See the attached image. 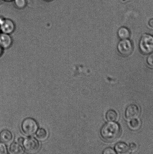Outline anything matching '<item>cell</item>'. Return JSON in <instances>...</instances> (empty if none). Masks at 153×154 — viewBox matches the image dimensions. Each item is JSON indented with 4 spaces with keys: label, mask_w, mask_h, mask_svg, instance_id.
I'll return each mask as SVG.
<instances>
[{
    "label": "cell",
    "mask_w": 153,
    "mask_h": 154,
    "mask_svg": "<svg viewBox=\"0 0 153 154\" xmlns=\"http://www.w3.org/2000/svg\"><path fill=\"white\" fill-rule=\"evenodd\" d=\"M4 1L7 2H11L14 1V0H4Z\"/></svg>",
    "instance_id": "cb8c5ba5"
},
{
    "label": "cell",
    "mask_w": 153,
    "mask_h": 154,
    "mask_svg": "<svg viewBox=\"0 0 153 154\" xmlns=\"http://www.w3.org/2000/svg\"><path fill=\"white\" fill-rule=\"evenodd\" d=\"M117 49L121 55L124 57L128 56L133 52V44L128 39L122 40L118 43Z\"/></svg>",
    "instance_id": "5b68a950"
},
{
    "label": "cell",
    "mask_w": 153,
    "mask_h": 154,
    "mask_svg": "<svg viewBox=\"0 0 153 154\" xmlns=\"http://www.w3.org/2000/svg\"><path fill=\"white\" fill-rule=\"evenodd\" d=\"M103 154H116L115 151L111 147L107 148L105 149L103 152Z\"/></svg>",
    "instance_id": "ac0fdd59"
},
{
    "label": "cell",
    "mask_w": 153,
    "mask_h": 154,
    "mask_svg": "<svg viewBox=\"0 0 153 154\" xmlns=\"http://www.w3.org/2000/svg\"><path fill=\"white\" fill-rule=\"evenodd\" d=\"M13 1L15 6L19 9L25 8L27 5L26 0H14Z\"/></svg>",
    "instance_id": "2e32d148"
},
{
    "label": "cell",
    "mask_w": 153,
    "mask_h": 154,
    "mask_svg": "<svg viewBox=\"0 0 153 154\" xmlns=\"http://www.w3.org/2000/svg\"><path fill=\"white\" fill-rule=\"evenodd\" d=\"M44 1H46L49 2V1H52V0H44Z\"/></svg>",
    "instance_id": "484cf974"
},
{
    "label": "cell",
    "mask_w": 153,
    "mask_h": 154,
    "mask_svg": "<svg viewBox=\"0 0 153 154\" xmlns=\"http://www.w3.org/2000/svg\"><path fill=\"white\" fill-rule=\"evenodd\" d=\"M13 40L10 34L4 33L0 34V47L2 49H8L11 46Z\"/></svg>",
    "instance_id": "ba28073f"
},
{
    "label": "cell",
    "mask_w": 153,
    "mask_h": 154,
    "mask_svg": "<svg viewBox=\"0 0 153 154\" xmlns=\"http://www.w3.org/2000/svg\"><path fill=\"white\" fill-rule=\"evenodd\" d=\"M103 139L107 141H112L119 137L121 128L119 124L115 122H109L105 124L100 131Z\"/></svg>",
    "instance_id": "6da1fadb"
},
{
    "label": "cell",
    "mask_w": 153,
    "mask_h": 154,
    "mask_svg": "<svg viewBox=\"0 0 153 154\" xmlns=\"http://www.w3.org/2000/svg\"><path fill=\"white\" fill-rule=\"evenodd\" d=\"M117 34L118 37L121 40L128 39L130 36V30L125 27L120 28L118 30Z\"/></svg>",
    "instance_id": "7c38bea8"
},
{
    "label": "cell",
    "mask_w": 153,
    "mask_h": 154,
    "mask_svg": "<svg viewBox=\"0 0 153 154\" xmlns=\"http://www.w3.org/2000/svg\"><path fill=\"white\" fill-rule=\"evenodd\" d=\"M141 52L144 55H149L153 51V36L148 34H144L141 37L139 43Z\"/></svg>",
    "instance_id": "7a4b0ae2"
},
{
    "label": "cell",
    "mask_w": 153,
    "mask_h": 154,
    "mask_svg": "<svg viewBox=\"0 0 153 154\" xmlns=\"http://www.w3.org/2000/svg\"><path fill=\"white\" fill-rule=\"evenodd\" d=\"M0 28L1 32L10 34L14 32L16 26L11 20L0 17Z\"/></svg>",
    "instance_id": "8992f818"
},
{
    "label": "cell",
    "mask_w": 153,
    "mask_h": 154,
    "mask_svg": "<svg viewBox=\"0 0 153 154\" xmlns=\"http://www.w3.org/2000/svg\"><path fill=\"white\" fill-rule=\"evenodd\" d=\"M146 62L149 67L153 69V53L152 52L148 55L147 58Z\"/></svg>",
    "instance_id": "e0dca14e"
},
{
    "label": "cell",
    "mask_w": 153,
    "mask_h": 154,
    "mask_svg": "<svg viewBox=\"0 0 153 154\" xmlns=\"http://www.w3.org/2000/svg\"><path fill=\"white\" fill-rule=\"evenodd\" d=\"M122 1L124 2H128L131 1L132 0H122Z\"/></svg>",
    "instance_id": "603a6c76"
},
{
    "label": "cell",
    "mask_w": 153,
    "mask_h": 154,
    "mask_svg": "<svg viewBox=\"0 0 153 154\" xmlns=\"http://www.w3.org/2000/svg\"><path fill=\"white\" fill-rule=\"evenodd\" d=\"M13 138V134L8 130H3L0 132V141L4 144H9L11 142Z\"/></svg>",
    "instance_id": "9c48e42d"
},
{
    "label": "cell",
    "mask_w": 153,
    "mask_h": 154,
    "mask_svg": "<svg viewBox=\"0 0 153 154\" xmlns=\"http://www.w3.org/2000/svg\"><path fill=\"white\" fill-rule=\"evenodd\" d=\"M48 132L46 129L42 128L37 130L36 132V136L40 140H46L48 137Z\"/></svg>",
    "instance_id": "9a60e30c"
},
{
    "label": "cell",
    "mask_w": 153,
    "mask_h": 154,
    "mask_svg": "<svg viewBox=\"0 0 153 154\" xmlns=\"http://www.w3.org/2000/svg\"><path fill=\"white\" fill-rule=\"evenodd\" d=\"M129 147L130 150H131V151H134L137 149V146L135 143H130V144L129 146Z\"/></svg>",
    "instance_id": "ffe728a7"
},
{
    "label": "cell",
    "mask_w": 153,
    "mask_h": 154,
    "mask_svg": "<svg viewBox=\"0 0 153 154\" xmlns=\"http://www.w3.org/2000/svg\"><path fill=\"white\" fill-rule=\"evenodd\" d=\"M140 111L139 107L135 104H131L126 108L125 116L127 119H132L137 118L140 114Z\"/></svg>",
    "instance_id": "52a82bcc"
},
{
    "label": "cell",
    "mask_w": 153,
    "mask_h": 154,
    "mask_svg": "<svg viewBox=\"0 0 153 154\" xmlns=\"http://www.w3.org/2000/svg\"><path fill=\"white\" fill-rule=\"evenodd\" d=\"M10 151L12 154H20L24 153V149L19 143H13L10 146Z\"/></svg>",
    "instance_id": "8fae6325"
},
{
    "label": "cell",
    "mask_w": 153,
    "mask_h": 154,
    "mask_svg": "<svg viewBox=\"0 0 153 154\" xmlns=\"http://www.w3.org/2000/svg\"><path fill=\"white\" fill-rule=\"evenodd\" d=\"M148 25L151 28H153V19L149 20V22H148Z\"/></svg>",
    "instance_id": "44dd1931"
},
{
    "label": "cell",
    "mask_w": 153,
    "mask_h": 154,
    "mask_svg": "<svg viewBox=\"0 0 153 154\" xmlns=\"http://www.w3.org/2000/svg\"><path fill=\"white\" fill-rule=\"evenodd\" d=\"M4 1V0H0V5L2 4Z\"/></svg>",
    "instance_id": "d4e9b609"
},
{
    "label": "cell",
    "mask_w": 153,
    "mask_h": 154,
    "mask_svg": "<svg viewBox=\"0 0 153 154\" xmlns=\"http://www.w3.org/2000/svg\"><path fill=\"white\" fill-rule=\"evenodd\" d=\"M1 28H0V34H1Z\"/></svg>",
    "instance_id": "4316f807"
},
{
    "label": "cell",
    "mask_w": 153,
    "mask_h": 154,
    "mask_svg": "<svg viewBox=\"0 0 153 154\" xmlns=\"http://www.w3.org/2000/svg\"><path fill=\"white\" fill-rule=\"evenodd\" d=\"M1 47H0V49H1ZM1 49H2V48H1ZM0 50H1V49H0Z\"/></svg>",
    "instance_id": "83f0119b"
},
{
    "label": "cell",
    "mask_w": 153,
    "mask_h": 154,
    "mask_svg": "<svg viewBox=\"0 0 153 154\" xmlns=\"http://www.w3.org/2000/svg\"><path fill=\"white\" fill-rule=\"evenodd\" d=\"M39 128L37 121L32 118H28L22 122L21 129L25 135H32L37 132Z\"/></svg>",
    "instance_id": "3957f363"
},
{
    "label": "cell",
    "mask_w": 153,
    "mask_h": 154,
    "mask_svg": "<svg viewBox=\"0 0 153 154\" xmlns=\"http://www.w3.org/2000/svg\"><path fill=\"white\" fill-rule=\"evenodd\" d=\"M118 118V113L114 110H109L106 113V118L109 122L116 121Z\"/></svg>",
    "instance_id": "4fadbf2b"
},
{
    "label": "cell",
    "mask_w": 153,
    "mask_h": 154,
    "mask_svg": "<svg viewBox=\"0 0 153 154\" xmlns=\"http://www.w3.org/2000/svg\"><path fill=\"white\" fill-rule=\"evenodd\" d=\"M22 144L24 149L28 153H35L40 149V143L34 137H28L24 140Z\"/></svg>",
    "instance_id": "277c9868"
},
{
    "label": "cell",
    "mask_w": 153,
    "mask_h": 154,
    "mask_svg": "<svg viewBox=\"0 0 153 154\" xmlns=\"http://www.w3.org/2000/svg\"><path fill=\"white\" fill-rule=\"evenodd\" d=\"M114 149L116 153L119 154L126 153L130 150L128 145L123 142L116 143Z\"/></svg>",
    "instance_id": "30bf717a"
},
{
    "label": "cell",
    "mask_w": 153,
    "mask_h": 154,
    "mask_svg": "<svg viewBox=\"0 0 153 154\" xmlns=\"http://www.w3.org/2000/svg\"><path fill=\"white\" fill-rule=\"evenodd\" d=\"M141 126L140 120L137 118L131 119L130 122V128L133 130L136 131L140 129Z\"/></svg>",
    "instance_id": "5bb4252c"
},
{
    "label": "cell",
    "mask_w": 153,
    "mask_h": 154,
    "mask_svg": "<svg viewBox=\"0 0 153 154\" xmlns=\"http://www.w3.org/2000/svg\"><path fill=\"white\" fill-rule=\"evenodd\" d=\"M7 153V147L4 143L0 142V154H5Z\"/></svg>",
    "instance_id": "d6986e66"
},
{
    "label": "cell",
    "mask_w": 153,
    "mask_h": 154,
    "mask_svg": "<svg viewBox=\"0 0 153 154\" xmlns=\"http://www.w3.org/2000/svg\"><path fill=\"white\" fill-rule=\"evenodd\" d=\"M24 140H25V139H24L23 137H19V138H18V143H20V144H21V143H23Z\"/></svg>",
    "instance_id": "7402d4cb"
}]
</instances>
